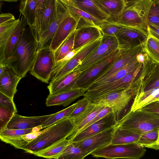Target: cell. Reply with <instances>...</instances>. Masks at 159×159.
Segmentation results:
<instances>
[{"label":"cell","mask_w":159,"mask_h":159,"mask_svg":"<svg viewBox=\"0 0 159 159\" xmlns=\"http://www.w3.org/2000/svg\"><path fill=\"white\" fill-rule=\"evenodd\" d=\"M25 26L11 53L4 61L7 66L22 78L30 71L34 63L38 43L34 32Z\"/></svg>","instance_id":"obj_1"},{"label":"cell","mask_w":159,"mask_h":159,"mask_svg":"<svg viewBox=\"0 0 159 159\" xmlns=\"http://www.w3.org/2000/svg\"><path fill=\"white\" fill-rule=\"evenodd\" d=\"M76 125L73 119L65 118L45 128L43 132L27 144L22 150L35 155L59 141L67 139L75 131Z\"/></svg>","instance_id":"obj_2"},{"label":"cell","mask_w":159,"mask_h":159,"mask_svg":"<svg viewBox=\"0 0 159 159\" xmlns=\"http://www.w3.org/2000/svg\"><path fill=\"white\" fill-rule=\"evenodd\" d=\"M154 2L152 0H127L123 11L114 22L148 32V16Z\"/></svg>","instance_id":"obj_3"},{"label":"cell","mask_w":159,"mask_h":159,"mask_svg":"<svg viewBox=\"0 0 159 159\" xmlns=\"http://www.w3.org/2000/svg\"><path fill=\"white\" fill-rule=\"evenodd\" d=\"M146 151L144 147L136 143L126 144L111 143L94 151L90 154L93 157L107 159H140L144 156Z\"/></svg>","instance_id":"obj_4"},{"label":"cell","mask_w":159,"mask_h":159,"mask_svg":"<svg viewBox=\"0 0 159 159\" xmlns=\"http://www.w3.org/2000/svg\"><path fill=\"white\" fill-rule=\"evenodd\" d=\"M116 126L134 129L143 133L159 129V117L140 108L130 111L118 121Z\"/></svg>","instance_id":"obj_5"},{"label":"cell","mask_w":159,"mask_h":159,"mask_svg":"<svg viewBox=\"0 0 159 159\" xmlns=\"http://www.w3.org/2000/svg\"><path fill=\"white\" fill-rule=\"evenodd\" d=\"M138 87L133 85L131 88L121 91L109 93L97 98L92 102L96 106L108 107L118 116L137 94Z\"/></svg>","instance_id":"obj_6"},{"label":"cell","mask_w":159,"mask_h":159,"mask_svg":"<svg viewBox=\"0 0 159 159\" xmlns=\"http://www.w3.org/2000/svg\"><path fill=\"white\" fill-rule=\"evenodd\" d=\"M122 52L119 49L110 56L82 72L77 79L75 88L87 90L116 61Z\"/></svg>","instance_id":"obj_7"},{"label":"cell","mask_w":159,"mask_h":159,"mask_svg":"<svg viewBox=\"0 0 159 159\" xmlns=\"http://www.w3.org/2000/svg\"><path fill=\"white\" fill-rule=\"evenodd\" d=\"M143 63H141L121 79L108 85L87 90L84 95L90 102L105 94L129 89L138 77Z\"/></svg>","instance_id":"obj_8"},{"label":"cell","mask_w":159,"mask_h":159,"mask_svg":"<svg viewBox=\"0 0 159 159\" xmlns=\"http://www.w3.org/2000/svg\"><path fill=\"white\" fill-rule=\"evenodd\" d=\"M55 63L54 52L49 46H45L37 51L30 74L41 81L48 83Z\"/></svg>","instance_id":"obj_9"},{"label":"cell","mask_w":159,"mask_h":159,"mask_svg":"<svg viewBox=\"0 0 159 159\" xmlns=\"http://www.w3.org/2000/svg\"><path fill=\"white\" fill-rule=\"evenodd\" d=\"M137 94L159 88V63L153 62L145 53L144 60L138 77Z\"/></svg>","instance_id":"obj_10"},{"label":"cell","mask_w":159,"mask_h":159,"mask_svg":"<svg viewBox=\"0 0 159 159\" xmlns=\"http://www.w3.org/2000/svg\"><path fill=\"white\" fill-rule=\"evenodd\" d=\"M118 49V43L115 36H103L98 47L83 60L74 70L82 72L110 56Z\"/></svg>","instance_id":"obj_11"},{"label":"cell","mask_w":159,"mask_h":159,"mask_svg":"<svg viewBox=\"0 0 159 159\" xmlns=\"http://www.w3.org/2000/svg\"><path fill=\"white\" fill-rule=\"evenodd\" d=\"M148 35V32L141 29L124 26L115 35L118 49L124 51L143 45Z\"/></svg>","instance_id":"obj_12"},{"label":"cell","mask_w":159,"mask_h":159,"mask_svg":"<svg viewBox=\"0 0 159 159\" xmlns=\"http://www.w3.org/2000/svg\"><path fill=\"white\" fill-rule=\"evenodd\" d=\"M118 116L113 112L105 116L86 128L67 139L70 142H75L90 137L116 125Z\"/></svg>","instance_id":"obj_13"},{"label":"cell","mask_w":159,"mask_h":159,"mask_svg":"<svg viewBox=\"0 0 159 159\" xmlns=\"http://www.w3.org/2000/svg\"><path fill=\"white\" fill-rule=\"evenodd\" d=\"M116 126L79 141L72 142L88 152L89 154L111 143Z\"/></svg>","instance_id":"obj_14"},{"label":"cell","mask_w":159,"mask_h":159,"mask_svg":"<svg viewBox=\"0 0 159 159\" xmlns=\"http://www.w3.org/2000/svg\"><path fill=\"white\" fill-rule=\"evenodd\" d=\"M121 51L119 57L92 84L108 78L137 59L143 51V45Z\"/></svg>","instance_id":"obj_15"},{"label":"cell","mask_w":159,"mask_h":159,"mask_svg":"<svg viewBox=\"0 0 159 159\" xmlns=\"http://www.w3.org/2000/svg\"><path fill=\"white\" fill-rule=\"evenodd\" d=\"M77 24V20L69 14L61 21L51 39L49 45L50 49L54 52L56 51L76 29Z\"/></svg>","instance_id":"obj_16"},{"label":"cell","mask_w":159,"mask_h":159,"mask_svg":"<svg viewBox=\"0 0 159 159\" xmlns=\"http://www.w3.org/2000/svg\"><path fill=\"white\" fill-rule=\"evenodd\" d=\"M56 15L47 30L41 35L38 45L37 51L45 46L51 40L63 20L69 13L61 0H56Z\"/></svg>","instance_id":"obj_17"},{"label":"cell","mask_w":159,"mask_h":159,"mask_svg":"<svg viewBox=\"0 0 159 159\" xmlns=\"http://www.w3.org/2000/svg\"><path fill=\"white\" fill-rule=\"evenodd\" d=\"M102 38L93 41L81 48L72 58L62 65L61 69V72L64 74L66 75L74 70L83 60L98 47Z\"/></svg>","instance_id":"obj_18"},{"label":"cell","mask_w":159,"mask_h":159,"mask_svg":"<svg viewBox=\"0 0 159 159\" xmlns=\"http://www.w3.org/2000/svg\"><path fill=\"white\" fill-rule=\"evenodd\" d=\"M51 115L36 116H24L15 113L6 128L11 129H28L41 126Z\"/></svg>","instance_id":"obj_19"},{"label":"cell","mask_w":159,"mask_h":159,"mask_svg":"<svg viewBox=\"0 0 159 159\" xmlns=\"http://www.w3.org/2000/svg\"><path fill=\"white\" fill-rule=\"evenodd\" d=\"M87 90L77 88L57 94H49L46 99V105L47 107L60 105L66 107L80 97L83 96Z\"/></svg>","instance_id":"obj_20"},{"label":"cell","mask_w":159,"mask_h":159,"mask_svg":"<svg viewBox=\"0 0 159 159\" xmlns=\"http://www.w3.org/2000/svg\"><path fill=\"white\" fill-rule=\"evenodd\" d=\"M100 29L96 26L83 27L75 30L74 50H80L90 42L102 38Z\"/></svg>","instance_id":"obj_21"},{"label":"cell","mask_w":159,"mask_h":159,"mask_svg":"<svg viewBox=\"0 0 159 159\" xmlns=\"http://www.w3.org/2000/svg\"><path fill=\"white\" fill-rule=\"evenodd\" d=\"M81 72L74 70L60 79L51 81L48 86L49 94H57L75 89L76 82Z\"/></svg>","instance_id":"obj_22"},{"label":"cell","mask_w":159,"mask_h":159,"mask_svg":"<svg viewBox=\"0 0 159 159\" xmlns=\"http://www.w3.org/2000/svg\"><path fill=\"white\" fill-rule=\"evenodd\" d=\"M22 79L11 69L7 66L0 75V92L13 100L16 93L17 85Z\"/></svg>","instance_id":"obj_23"},{"label":"cell","mask_w":159,"mask_h":159,"mask_svg":"<svg viewBox=\"0 0 159 159\" xmlns=\"http://www.w3.org/2000/svg\"><path fill=\"white\" fill-rule=\"evenodd\" d=\"M142 133L137 129L116 126L111 144H126L136 143Z\"/></svg>","instance_id":"obj_24"},{"label":"cell","mask_w":159,"mask_h":159,"mask_svg":"<svg viewBox=\"0 0 159 159\" xmlns=\"http://www.w3.org/2000/svg\"><path fill=\"white\" fill-rule=\"evenodd\" d=\"M99 7L114 21L122 13L127 3L125 0H94Z\"/></svg>","instance_id":"obj_25"},{"label":"cell","mask_w":159,"mask_h":159,"mask_svg":"<svg viewBox=\"0 0 159 159\" xmlns=\"http://www.w3.org/2000/svg\"><path fill=\"white\" fill-rule=\"evenodd\" d=\"M69 4L102 21L108 20L109 18L99 7L94 0H66Z\"/></svg>","instance_id":"obj_26"},{"label":"cell","mask_w":159,"mask_h":159,"mask_svg":"<svg viewBox=\"0 0 159 159\" xmlns=\"http://www.w3.org/2000/svg\"><path fill=\"white\" fill-rule=\"evenodd\" d=\"M141 63H143V61L140 54L137 59L134 61L108 78L99 82L92 84L87 90H91L106 86L118 80L123 78Z\"/></svg>","instance_id":"obj_27"},{"label":"cell","mask_w":159,"mask_h":159,"mask_svg":"<svg viewBox=\"0 0 159 159\" xmlns=\"http://www.w3.org/2000/svg\"><path fill=\"white\" fill-rule=\"evenodd\" d=\"M106 107L96 106L91 102L87 109L78 118L74 120L76 125L75 130L69 136H72L80 132Z\"/></svg>","instance_id":"obj_28"},{"label":"cell","mask_w":159,"mask_h":159,"mask_svg":"<svg viewBox=\"0 0 159 159\" xmlns=\"http://www.w3.org/2000/svg\"><path fill=\"white\" fill-rule=\"evenodd\" d=\"M20 21L18 19L0 25V61L5 59V52L7 44L14 30Z\"/></svg>","instance_id":"obj_29"},{"label":"cell","mask_w":159,"mask_h":159,"mask_svg":"<svg viewBox=\"0 0 159 159\" xmlns=\"http://www.w3.org/2000/svg\"><path fill=\"white\" fill-rule=\"evenodd\" d=\"M159 100V88L137 94L134 98L130 111H134L152 102Z\"/></svg>","instance_id":"obj_30"},{"label":"cell","mask_w":159,"mask_h":159,"mask_svg":"<svg viewBox=\"0 0 159 159\" xmlns=\"http://www.w3.org/2000/svg\"><path fill=\"white\" fill-rule=\"evenodd\" d=\"M43 130L37 132H33L26 134L10 137H0L1 140L9 144L17 149H22L27 144L36 138L44 131Z\"/></svg>","instance_id":"obj_31"},{"label":"cell","mask_w":159,"mask_h":159,"mask_svg":"<svg viewBox=\"0 0 159 159\" xmlns=\"http://www.w3.org/2000/svg\"><path fill=\"white\" fill-rule=\"evenodd\" d=\"M143 51L156 63H159V39L148 31V35L143 44Z\"/></svg>","instance_id":"obj_32"},{"label":"cell","mask_w":159,"mask_h":159,"mask_svg":"<svg viewBox=\"0 0 159 159\" xmlns=\"http://www.w3.org/2000/svg\"><path fill=\"white\" fill-rule=\"evenodd\" d=\"M36 11L35 20L33 26L30 28L33 30L38 45L41 36V30L43 13L47 0H35Z\"/></svg>","instance_id":"obj_33"},{"label":"cell","mask_w":159,"mask_h":159,"mask_svg":"<svg viewBox=\"0 0 159 159\" xmlns=\"http://www.w3.org/2000/svg\"><path fill=\"white\" fill-rule=\"evenodd\" d=\"M159 129L142 133L136 143L144 148L159 150Z\"/></svg>","instance_id":"obj_34"},{"label":"cell","mask_w":159,"mask_h":159,"mask_svg":"<svg viewBox=\"0 0 159 159\" xmlns=\"http://www.w3.org/2000/svg\"><path fill=\"white\" fill-rule=\"evenodd\" d=\"M70 142L69 140L67 139L62 140L35 155L47 159H55L62 153Z\"/></svg>","instance_id":"obj_35"},{"label":"cell","mask_w":159,"mask_h":159,"mask_svg":"<svg viewBox=\"0 0 159 159\" xmlns=\"http://www.w3.org/2000/svg\"><path fill=\"white\" fill-rule=\"evenodd\" d=\"M36 11L35 0H22L19 6V11L25 18L28 25L30 28L33 26Z\"/></svg>","instance_id":"obj_36"},{"label":"cell","mask_w":159,"mask_h":159,"mask_svg":"<svg viewBox=\"0 0 159 159\" xmlns=\"http://www.w3.org/2000/svg\"><path fill=\"white\" fill-rule=\"evenodd\" d=\"M70 14L78 21L79 18H82L91 22L99 28L103 21H102L86 12L68 3L66 0H61Z\"/></svg>","instance_id":"obj_37"},{"label":"cell","mask_w":159,"mask_h":159,"mask_svg":"<svg viewBox=\"0 0 159 159\" xmlns=\"http://www.w3.org/2000/svg\"><path fill=\"white\" fill-rule=\"evenodd\" d=\"M89 154L70 142L62 153L55 159H84Z\"/></svg>","instance_id":"obj_38"},{"label":"cell","mask_w":159,"mask_h":159,"mask_svg":"<svg viewBox=\"0 0 159 159\" xmlns=\"http://www.w3.org/2000/svg\"><path fill=\"white\" fill-rule=\"evenodd\" d=\"M28 24L26 20L22 15L20 23L12 33L7 44L5 52V59L11 53L20 38L24 28Z\"/></svg>","instance_id":"obj_39"},{"label":"cell","mask_w":159,"mask_h":159,"mask_svg":"<svg viewBox=\"0 0 159 159\" xmlns=\"http://www.w3.org/2000/svg\"><path fill=\"white\" fill-rule=\"evenodd\" d=\"M56 15V0H47L43 18L41 35L48 28Z\"/></svg>","instance_id":"obj_40"},{"label":"cell","mask_w":159,"mask_h":159,"mask_svg":"<svg viewBox=\"0 0 159 159\" xmlns=\"http://www.w3.org/2000/svg\"><path fill=\"white\" fill-rule=\"evenodd\" d=\"M76 30L69 36L57 49L54 52L56 63L63 59L67 54L74 50V40Z\"/></svg>","instance_id":"obj_41"},{"label":"cell","mask_w":159,"mask_h":159,"mask_svg":"<svg viewBox=\"0 0 159 159\" xmlns=\"http://www.w3.org/2000/svg\"><path fill=\"white\" fill-rule=\"evenodd\" d=\"M76 103L57 112L51 115L50 117L41 126L42 129L50 126L63 119L69 117L75 109Z\"/></svg>","instance_id":"obj_42"},{"label":"cell","mask_w":159,"mask_h":159,"mask_svg":"<svg viewBox=\"0 0 159 159\" xmlns=\"http://www.w3.org/2000/svg\"><path fill=\"white\" fill-rule=\"evenodd\" d=\"M124 26L115 22L107 20L102 22L99 29L102 36H115Z\"/></svg>","instance_id":"obj_43"},{"label":"cell","mask_w":159,"mask_h":159,"mask_svg":"<svg viewBox=\"0 0 159 159\" xmlns=\"http://www.w3.org/2000/svg\"><path fill=\"white\" fill-rule=\"evenodd\" d=\"M90 102L85 97L78 101L75 109L69 117L73 120L78 118L85 112Z\"/></svg>","instance_id":"obj_44"},{"label":"cell","mask_w":159,"mask_h":159,"mask_svg":"<svg viewBox=\"0 0 159 159\" xmlns=\"http://www.w3.org/2000/svg\"><path fill=\"white\" fill-rule=\"evenodd\" d=\"M15 113L0 106V131L6 128L7 124Z\"/></svg>","instance_id":"obj_45"},{"label":"cell","mask_w":159,"mask_h":159,"mask_svg":"<svg viewBox=\"0 0 159 159\" xmlns=\"http://www.w3.org/2000/svg\"><path fill=\"white\" fill-rule=\"evenodd\" d=\"M33 129H11L6 128L0 131V137H10L26 134L33 132Z\"/></svg>","instance_id":"obj_46"},{"label":"cell","mask_w":159,"mask_h":159,"mask_svg":"<svg viewBox=\"0 0 159 159\" xmlns=\"http://www.w3.org/2000/svg\"><path fill=\"white\" fill-rule=\"evenodd\" d=\"M0 106L16 113L17 111L13 100L0 92Z\"/></svg>","instance_id":"obj_47"},{"label":"cell","mask_w":159,"mask_h":159,"mask_svg":"<svg viewBox=\"0 0 159 159\" xmlns=\"http://www.w3.org/2000/svg\"><path fill=\"white\" fill-rule=\"evenodd\" d=\"M159 4L154 2L149 12L148 16V22L159 26Z\"/></svg>","instance_id":"obj_48"},{"label":"cell","mask_w":159,"mask_h":159,"mask_svg":"<svg viewBox=\"0 0 159 159\" xmlns=\"http://www.w3.org/2000/svg\"><path fill=\"white\" fill-rule=\"evenodd\" d=\"M141 109L159 117V100L152 102Z\"/></svg>","instance_id":"obj_49"},{"label":"cell","mask_w":159,"mask_h":159,"mask_svg":"<svg viewBox=\"0 0 159 159\" xmlns=\"http://www.w3.org/2000/svg\"><path fill=\"white\" fill-rule=\"evenodd\" d=\"M16 20L14 16L10 13H2L0 15V25Z\"/></svg>","instance_id":"obj_50"},{"label":"cell","mask_w":159,"mask_h":159,"mask_svg":"<svg viewBox=\"0 0 159 159\" xmlns=\"http://www.w3.org/2000/svg\"><path fill=\"white\" fill-rule=\"evenodd\" d=\"M148 31L159 39V26L148 22Z\"/></svg>","instance_id":"obj_51"},{"label":"cell","mask_w":159,"mask_h":159,"mask_svg":"<svg viewBox=\"0 0 159 159\" xmlns=\"http://www.w3.org/2000/svg\"><path fill=\"white\" fill-rule=\"evenodd\" d=\"M80 50H74L70 52L63 59L60 61H68L70 59L73 57Z\"/></svg>","instance_id":"obj_52"},{"label":"cell","mask_w":159,"mask_h":159,"mask_svg":"<svg viewBox=\"0 0 159 159\" xmlns=\"http://www.w3.org/2000/svg\"><path fill=\"white\" fill-rule=\"evenodd\" d=\"M7 66L4 61H0V75L5 70Z\"/></svg>","instance_id":"obj_53"},{"label":"cell","mask_w":159,"mask_h":159,"mask_svg":"<svg viewBox=\"0 0 159 159\" xmlns=\"http://www.w3.org/2000/svg\"><path fill=\"white\" fill-rule=\"evenodd\" d=\"M2 1H6L7 2H16L18 1L16 0H2Z\"/></svg>","instance_id":"obj_54"},{"label":"cell","mask_w":159,"mask_h":159,"mask_svg":"<svg viewBox=\"0 0 159 159\" xmlns=\"http://www.w3.org/2000/svg\"><path fill=\"white\" fill-rule=\"evenodd\" d=\"M154 2L157 4H159V0H154Z\"/></svg>","instance_id":"obj_55"},{"label":"cell","mask_w":159,"mask_h":159,"mask_svg":"<svg viewBox=\"0 0 159 159\" xmlns=\"http://www.w3.org/2000/svg\"><path fill=\"white\" fill-rule=\"evenodd\" d=\"M158 142H159V134Z\"/></svg>","instance_id":"obj_56"},{"label":"cell","mask_w":159,"mask_h":159,"mask_svg":"<svg viewBox=\"0 0 159 159\" xmlns=\"http://www.w3.org/2000/svg\"></svg>","instance_id":"obj_57"}]
</instances>
